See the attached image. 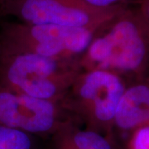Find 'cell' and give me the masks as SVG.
<instances>
[{
  "label": "cell",
  "instance_id": "cell-7",
  "mask_svg": "<svg viewBox=\"0 0 149 149\" xmlns=\"http://www.w3.org/2000/svg\"><path fill=\"white\" fill-rule=\"evenodd\" d=\"M145 124H149V85L135 81L127 85L118 103L113 131L131 133Z\"/></svg>",
  "mask_w": 149,
  "mask_h": 149
},
{
  "label": "cell",
  "instance_id": "cell-12",
  "mask_svg": "<svg viewBox=\"0 0 149 149\" xmlns=\"http://www.w3.org/2000/svg\"><path fill=\"white\" fill-rule=\"evenodd\" d=\"M139 8L144 17L149 22V0H139Z\"/></svg>",
  "mask_w": 149,
  "mask_h": 149
},
{
  "label": "cell",
  "instance_id": "cell-11",
  "mask_svg": "<svg viewBox=\"0 0 149 149\" xmlns=\"http://www.w3.org/2000/svg\"><path fill=\"white\" fill-rule=\"evenodd\" d=\"M86 3L96 8H112L115 6L129 4L130 0H83Z\"/></svg>",
  "mask_w": 149,
  "mask_h": 149
},
{
  "label": "cell",
  "instance_id": "cell-9",
  "mask_svg": "<svg viewBox=\"0 0 149 149\" xmlns=\"http://www.w3.org/2000/svg\"><path fill=\"white\" fill-rule=\"evenodd\" d=\"M0 149H37V144L34 135L0 126Z\"/></svg>",
  "mask_w": 149,
  "mask_h": 149
},
{
  "label": "cell",
  "instance_id": "cell-5",
  "mask_svg": "<svg viewBox=\"0 0 149 149\" xmlns=\"http://www.w3.org/2000/svg\"><path fill=\"white\" fill-rule=\"evenodd\" d=\"M128 5L102 8L83 0H0V17H13L27 24L98 29Z\"/></svg>",
  "mask_w": 149,
  "mask_h": 149
},
{
  "label": "cell",
  "instance_id": "cell-10",
  "mask_svg": "<svg viewBox=\"0 0 149 149\" xmlns=\"http://www.w3.org/2000/svg\"><path fill=\"white\" fill-rule=\"evenodd\" d=\"M129 149H149V124L136 128L130 133Z\"/></svg>",
  "mask_w": 149,
  "mask_h": 149
},
{
  "label": "cell",
  "instance_id": "cell-1",
  "mask_svg": "<svg viewBox=\"0 0 149 149\" xmlns=\"http://www.w3.org/2000/svg\"><path fill=\"white\" fill-rule=\"evenodd\" d=\"M81 70H103L131 83L149 74V22L138 7L127 6L95 33L78 59Z\"/></svg>",
  "mask_w": 149,
  "mask_h": 149
},
{
  "label": "cell",
  "instance_id": "cell-8",
  "mask_svg": "<svg viewBox=\"0 0 149 149\" xmlns=\"http://www.w3.org/2000/svg\"><path fill=\"white\" fill-rule=\"evenodd\" d=\"M52 149H118L114 135L96 132L69 118L51 136Z\"/></svg>",
  "mask_w": 149,
  "mask_h": 149
},
{
  "label": "cell",
  "instance_id": "cell-3",
  "mask_svg": "<svg viewBox=\"0 0 149 149\" xmlns=\"http://www.w3.org/2000/svg\"><path fill=\"white\" fill-rule=\"evenodd\" d=\"M126 87V80L116 73L81 70L60 105L83 127L114 135L115 113Z\"/></svg>",
  "mask_w": 149,
  "mask_h": 149
},
{
  "label": "cell",
  "instance_id": "cell-4",
  "mask_svg": "<svg viewBox=\"0 0 149 149\" xmlns=\"http://www.w3.org/2000/svg\"><path fill=\"white\" fill-rule=\"evenodd\" d=\"M98 29L3 22L0 47L52 58L79 59Z\"/></svg>",
  "mask_w": 149,
  "mask_h": 149
},
{
  "label": "cell",
  "instance_id": "cell-6",
  "mask_svg": "<svg viewBox=\"0 0 149 149\" xmlns=\"http://www.w3.org/2000/svg\"><path fill=\"white\" fill-rule=\"evenodd\" d=\"M69 118L59 103L32 98L0 85V126L51 137Z\"/></svg>",
  "mask_w": 149,
  "mask_h": 149
},
{
  "label": "cell",
  "instance_id": "cell-13",
  "mask_svg": "<svg viewBox=\"0 0 149 149\" xmlns=\"http://www.w3.org/2000/svg\"><path fill=\"white\" fill-rule=\"evenodd\" d=\"M145 81H146V82H147V83H148V85H149V74H148V75L147 76V78H146V80H145Z\"/></svg>",
  "mask_w": 149,
  "mask_h": 149
},
{
  "label": "cell",
  "instance_id": "cell-2",
  "mask_svg": "<svg viewBox=\"0 0 149 149\" xmlns=\"http://www.w3.org/2000/svg\"><path fill=\"white\" fill-rule=\"evenodd\" d=\"M81 71L78 59H60L0 47V85L59 103Z\"/></svg>",
  "mask_w": 149,
  "mask_h": 149
}]
</instances>
